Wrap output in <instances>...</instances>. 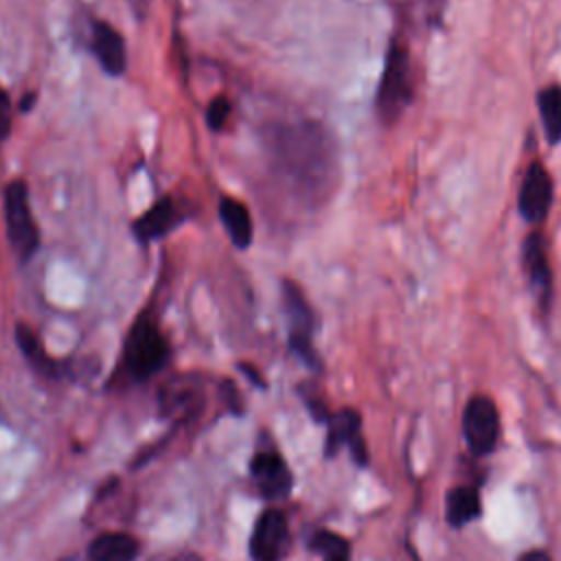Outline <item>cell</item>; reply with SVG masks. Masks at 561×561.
<instances>
[{
	"label": "cell",
	"mask_w": 561,
	"mask_h": 561,
	"mask_svg": "<svg viewBox=\"0 0 561 561\" xmlns=\"http://www.w3.org/2000/svg\"><path fill=\"white\" fill-rule=\"evenodd\" d=\"M261 142L272 173L305 206L329 202L340 180V156L331 131L313 121H270Z\"/></svg>",
	"instance_id": "1"
},
{
	"label": "cell",
	"mask_w": 561,
	"mask_h": 561,
	"mask_svg": "<svg viewBox=\"0 0 561 561\" xmlns=\"http://www.w3.org/2000/svg\"><path fill=\"white\" fill-rule=\"evenodd\" d=\"M414 99V79L410 50L399 39H392L386 53L383 72L377 85L375 110L383 125H394Z\"/></svg>",
	"instance_id": "2"
},
{
	"label": "cell",
	"mask_w": 561,
	"mask_h": 561,
	"mask_svg": "<svg viewBox=\"0 0 561 561\" xmlns=\"http://www.w3.org/2000/svg\"><path fill=\"white\" fill-rule=\"evenodd\" d=\"M169 359V342L160 331L156 316L145 309L131 324L125 348L123 368L134 381H145L160 373Z\"/></svg>",
	"instance_id": "3"
},
{
	"label": "cell",
	"mask_w": 561,
	"mask_h": 561,
	"mask_svg": "<svg viewBox=\"0 0 561 561\" xmlns=\"http://www.w3.org/2000/svg\"><path fill=\"white\" fill-rule=\"evenodd\" d=\"M2 210H4V228H7V241L11 250L22 259L28 261L42 243L39 226L35 221L33 208H31V195L24 180H11L7 182L2 191Z\"/></svg>",
	"instance_id": "4"
},
{
	"label": "cell",
	"mask_w": 561,
	"mask_h": 561,
	"mask_svg": "<svg viewBox=\"0 0 561 561\" xmlns=\"http://www.w3.org/2000/svg\"><path fill=\"white\" fill-rule=\"evenodd\" d=\"M283 305L289 320V348L313 370L320 368V357L313 348L316 316L302 287L289 278L283 280Z\"/></svg>",
	"instance_id": "5"
},
{
	"label": "cell",
	"mask_w": 561,
	"mask_h": 561,
	"mask_svg": "<svg viewBox=\"0 0 561 561\" xmlns=\"http://www.w3.org/2000/svg\"><path fill=\"white\" fill-rule=\"evenodd\" d=\"M462 427L473 454L484 456L493 451L500 436V416L495 403L489 397H473L465 408Z\"/></svg>",
	"instance_id": "6"
},
{
	"label": "cell",
	"mask_w": 561,
	"mask_h": 561,
	"mask_svg": "<svg viewBox=\"0 0 561 561\" xmlns=\"http://www.w3.org/2000/svg\"><path fill=\"white\" fill-rule=\"evenodd\" d=\"M289 526L287 517L278 508H267L259 515L250 535L252 561H280L287 552Z\"/></svg>",
	"instance_id": "7"
},
{
	"label": "cell",
	"mask_w": 561,
	"mask_h": 561,
	"mask_svg": "<svg viewBox=\"0 0 561 561\" xmlns=\"http://www.w3.org/2000/svg\"><path fill=\"white\" fill-rule=\"evenodd\" d=\"M552 193H554V186L548 169L539 162H533L524 175V182L517 195L519 215L530 224L543 221L552 204Z\"/></svg>",
	"instance_id": "8"
},
{
	"label": "cell",
	"mask_w": 561,
	"mask_h": 561,
	"mask_svg": "<svg viewBox=\"0 0 561 561\" xmlns=\"http://www.w3.org/2000/svg\"><path fill=\"white\" fill-rule=\"evenodd\" d=\"M90 48L101 70L110 77H121L127 70V46L125 37L116 26L105 20H92Z\"/></svg>",
	"instance_id": "9"
},
{
	"label": "cell",
	"mask_w": 561,
	"mask_h": 561,
	"mask_svg": "<svg viewBox=\"0 0 561 561\" xmlns=\"http://www.w3.org/2000/svg\"><path fill=\"white\" fill-rule=\"evenodd\" d=\"M250 476L259 491L270 500L287 497L294 484L287 462L276 451H256L250 460Z\"/></svg>",
	"instance_id": "10"
},
{
	"label": "cell",
	"mask_w": 561,
	"mask_h": 561,
	"mask_svg": "<svg viewBox=\"0 0 561 561\" xmlns=\"http://www.w3.org/2000/svg\"><path fill=\"white\" fill-rule=\"evenodd\" d=\"M184 221V213L178 208L173 197L164 195L156 204H151L134 224L131 232L138 243L149 245L162 237H167L171 230H175Z\"/></svg>",
	"instance_id": "11"
},
{
	"label": "cell",
	"mask_w": 561,
	"mask_h": 561,
	"mask_svg": "<svg viewBox=\"0 0 561 561\" xmlns=\"http://www.w3.org/2000/svg\"><path fill=\"white\" fill-rule=\"evenodd\" d=\"M522 261H524V270L528 274L533 289L539 294L541 302L548 305L550 296H552V270H550V261H548L546 239L541 237V232H530L524 239Z\"/></svg>",
	"instance_id": "12"
},
{
	"label": "cell",
	"mask_w": 561,
	"mask_h": 561,
	"mask_svg": "<svg viewBox=\"0 0 561 561\" xmlns=\"http://www.w3.org/2000/svg\"><path fill=\"white\" fill-rule=\"evenodd\" d=\"M217 215H219V221H221L224 230L228 232L232 245L239 250L250 248V243L254 239V224H252V215H250L248 206L237 197H221L219 206H217Z\"/></svg>",
	"instance_id": "13"
},
{
	"label": "cell",
	"mask_w": 561,
	"mask_h": 561,
	"mask_svg": "<svg viewBox=\"0 0 561 561\" xmlns=\"http://www.w3.org/2000/svg\"><path fill=\"white\" fill-rule=\"evenodd\" d=\"M140 543L129 533H103L88 548L90 561H136Z\"/></svg>",
	"instance_id": "14"
},
{
	"label": "cell",
	"mask_w": 561,
	"mask_h": 561,
	"mask_svg": "<svg viewBox=\"0 0 561 561\" xmlns=\"http://www.w3.org/2000/svg\"><path fill=\"white\" fill-rule=\"evenodd\" d=\"M15 342H18V348L22 351L24 359H26L37 373H42V375H46V377H61V373H64L61 364H59L57 359H53V357L44 351L39 337L35 335V331H33L28 324L18 322V327H15Z\"/></svg>",
	"instance_id": "15"
},
{
	"label": "cell",
	"mask_w": 561,
	"mask_h": 561,
	"mask_svg": "<svg viewBox=\"0 0 561 561\" xmlns=\"http://www.w3.org/2000/svg\"><path fill=\"white\" fill-rule=\"evenodd\" d=\"M362 427V419L353 408H342L333 412L327 421V440H324V454L333 458L344 445H348Z\"/></svg>",
	"instance_id": "16"
},
{
	"label": "cell",
	"mask_w": 561,
	"mask_h": 561,
	"mask_svg": "<svg viewBox=\"0 0 561 561\" xmlns=\"http://www.w3.org/2000/svg\"><path fill=\"white\" fill-rule=\"evenodd\" d=\"M447 522L460 528L480 515V495L471 486H456L447 493Z\"/></svg>",
	"instance_id": "17"
},
{
	"label": "cell",
	"mask_w": 561,
	"mask_h": 561,
	"mask_svg": "<svg viewBox=\"0 0 561 561\" xmlns=\"http://www.w3.org/2000/svg\"><path fill=\"white\" fill-rule=\"evenodd\" d=\"M537 107L541 114V125L546 131V138L554 145L561 140V85L552 83L539 90L537 94Z\"/></svg>",
	"instance_id": "18"
},
{
	"label": "cell",
	"mask_w": 561,
	"mask_h": 561,
	"mask_svg": "<svg viewBox=\"0 0 561 561\" xmlns=\"http://www.w3.org/2000/svg\"><path fill=\"white\" fill-rule=\"evenodd\" d=\"M309 548L322 554L324 561H351L348 541L331 530H316L309 539Z\"/></svg>",
	"instance_id": "19"
},
{
	"label": "cell",
	"mask_w": 561,
	"mask_h": 561,
	"mask_svg": "<svg viewBox=\"0 0 561 561\" xmlns=\"http://www.w3.org/2000/svg\"><path fill=\"white\" fill-rule=\"evenodd\" d=\"M230 114H232V103L228 96L224 94H217L208 105H206V125L208 129L213 131H221L226 127V123L230 121Z\"/></svg>",
	"instance_id": "20"
},
{
	"label": "cell",
	"mask_w": 561,
	"mask_h": 561,
	"mask_svg": "<svg viewBox=\"0 0 561 561\" xmlns=\"http://www.w3.org/2000/svg\"><path fill=\"white\" fill-rule=\"evenodd\" d=\"M300 397L305 401V408L311 412V416L318 421V423H327L329 421V410H327V403L322 399V394L311 386V383H302L300 388Z\"/></svg>",
	"instance_id": "21"
},
{
	"label": "cell",
	"mask_w": 561,
	"mask_h": 561,
	"mask_svg": "<svg viewBox=\"0 0 561 561\" xmlns=\"http://www.w3.org/2000/svg\"><path fill=\"white\" fill-rule=\"evenodd\" d=\"M412 4L416 7L419 15L427 24L440 22V13H443V7H445V0H412Z\"/></svg>",
	"instance_id": "22"
},
{
	"label": "cell",
	"mask_w": 561,
	"mask_h": 561,
	"mask_svg": "<svg viewBox=\"0 0 561 561\" xmlns=\"http://www.w3.org/2000/svg\"><path fill=\"white\" fill-rule=\"evenodd\" d=\"M11 96L9 92L0 85V142L9 136L11 131Z\"/></svg>",
	"instance_id": "23"
},
{
	"label": "cell",
	"mask_w": 561,
	"mask_h": 561,
	"mask_svg": "<svg viewBox=\"0 0 561 561\" xmlns=\"http://www.w3.org/2000/svg\"><path fill=\"white\" fill-rule=\"evenodd\" d=\"M348 447H351V454H353V458H355L357 465H366V462H368V449H366V443H364L362 434H357V436L348 443Z\"/></svg>",
	"instance_id": "24"
},
{
	"label": "cell",
	"mask_w": 561,
	"mask_h": 561,
	"mask_svg": "<svg viewBox=\"0 0 561 561\" xmlns=\"http://www.w3.org/2000/svg\"><path fill=\"white\" fill-rule=\"evenodd\" d=\"M224 390H226V403L230 405V410H232L234 414H237V412L241 414V410H243V408H241V399H239L237 388H234L230 381H226V383H224Z\"/></svg>",
	"instance_id": "25"
},
{
	"label": "cell",
	"mask_w": 561,
	"mask_h": 561,
	"mask_svg": "<svg viewBox=\"0 0 561 561\" xmlns=\"http://www.w3.org/2000/svg\"><path fill=\"white\" fill-rule=\"evenodd\" d=\"M239 370H241L243 375H248V379H250L252 383H256L259 388H265V379L259 375L256 368H252L250 364H239Z\"/></svg>",
	"instance_id": "26"
},
{
	"label": "cell",
	"mask_w": 561,
	"mask_h": 561,
	"mask_svg": "<svg viewBox=\"0 0 561 561\" xmlns=\"http://www.w3.org/2000/svg\"><path fill=\"white\" fill-rule=\"evenodd\" d=\"M517 561H550V557L541 550H530V552H524Z\"/></svg>",
	"instance_id": "27"
},
{
	"label": "cell",
	"mask_w": 561,
	"mask_h": 561,
	"mask_svg": "<svg viewBox=\"0 0 561 561\" xmlns=\"http://www.w3.org/2000/svg\"><path fill=\"white\" fill-rule=\"evenodd\" d=\"M169 561H197V557H188V554H180V557H173Z\"/></svg>",
	"instance_id": "28"
}]
</instances>
